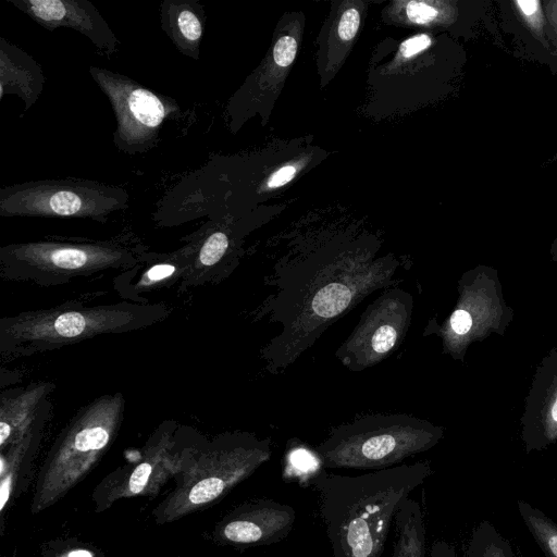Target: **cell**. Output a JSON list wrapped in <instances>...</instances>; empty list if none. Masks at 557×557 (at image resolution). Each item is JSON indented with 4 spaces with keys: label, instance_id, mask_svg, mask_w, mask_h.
<instances>
[{
    "label": "cell",
    "instance_id": "obj_25",
    "mask_svg": "<svg viewBox=\"0 0 557 557\" xmlns=\"http://www.w3.org/2000/svg\"><path fill=\"white\" fill-rule=\"evenodd\" d=\"M297 52V42L292 36H282L273 49V59L278 66L286 67L292 64Z\"/></svg>",
    "mask_w": 557,
    "mask_h": 557
},
{
    "label": "cell",
    "instance_id": "obj_24",
    "mask_svg": "<svg viewBox=\"0 0 557 557\" xmlns=\"http://www.w3.org/2000/svg\"><path fill=\"white\" fill-rule=\"evenodd\" d=\"M512 4L530 32L543 44H546L544 34L545 16L541 2L537 0H518Z\"/></svg>",
    "mask_w": 557,
    "mask_h": 557
},
{
    "label": "cell",
    "instance_id": "obj_9",
    "mask_svg": "<svg viewBox=\"0 0 557 557\" xmlns=\"http://www.w3.org/2000/svg\"><path fill=\"white\" fill-rule=\"evenodd\" d=\"M188 431L174 420L161 422L147 438L137 461L117 467L94 487V511L101 513L122 499L158 495L178 469Z\"/></svg>",
    "mask_w": 557,
    "mask_h": 557
},
{
    "label": "cell",
    "instance_id": "obj_13",
    "mask_svg": "<svg viewBox=\"0 0 557 557\" xmlns=\"http://www.w3.org/2000/svg\"><path fill=\"white\" fill-rule=\"evenodd\" d=\"M42 28H71L90 40L98 54L110 58L120 40L99 10L88 0H5Z\"/></svg>",
    "mask_w": 557,
    "mask_h": 557
},
{
    "label": "cell",
    "instance_id": "obj_10",
    "mask_svg": "<svg viewBox=\"0 0 557 557\" xmlns=\"http://www.w3.org/2000/svg\"><path fill=\"white\" fill-rule=\"evenodd\" d=\"M512 319L497 271L478 265L459 280L458 301L440 332L444 350L462 361L470 344L492 334L504 335Z\"/></svg>",
    "mask_w": 557,
    "mask_h": 557
},
{
    "label": "cell",
    "instance_id": "obj_31",
    "mask_svg": "<svg viewBox=\"0 0 557 557\" xmlns=\"http://www.w3.org/2000/svg\"><path fill=\"white\" fill-rule=\"evenodd\" d=\"M547 21L552 25L554 32L557 34V1H550L546 8Z\"/></svg>",
    "mask_w": 557,
    "mask_h": 557
},
{
    "label": "cell",
    "instance_id": "obj_6",
    "mask_svg": "<svg viewBox=\"0 0 557 557\" xmlns=\"http://www.w3.org/2000/svg\"><path fill=\"white\" fill-rule=\"evenodd\" d=\"M444 429L405 413L371 414L342 424L315 447L324 468L381 470L426 451Z\"/></svg>",
    "mask_w": 557,
    "mask_h": 557
},
{
    "label": "cell",
    "instance_id": "obj_21",
    "mask_svg": "<svg viewBox=\"0 0 557 557\" xmlns=\"http://www.w3.org/2000/svg\"><path fill=\"white\" fill-rule=\"evenodd\" d=\"M518 510L545 557H557V523L524 500H518Z\"/></svg>",
    "mask_w": 557,
    "mask_h": 557
},
{
    "label": "cell",
    "instance_id": "obj_26",
    "mask_svg": "<svg viewBox=\"0 0 557 557\" xmlns=\"http://www.w3.org/2000/svg\"><path fill=\"white\" fill-rule=\"evenodd\" d=\"M406 12L410 21L417 24H426L436 18L438 11L426 2L410 1Z\"/></svg>",
    "mask_w": 557,
    "mask_h": 557
},
{
    "label": "cell",
    "instance_id": "obj_17",
    "mask_svg": "<svg viewBox=\"0 0 557 557\" xmlns=\"http://www.w3.org/2000/svg\"><path fill=\"white\" fill-rule=\"evenodd\" d=\"M54 389V383L37 381L24 387L1 391L0 449L17 442L29 430Z\"/></svg>",
    "mask_w": 557,
    "mask_h": 557
},
{
    "label": "cell",
    "instance_id": "obj_27",
    "mask_svg": "<svg viewBox=\"0 0 557 557\" xmlns=\"http://www.w3.org/2000/svg\"><path fill=\"white\" fill-rule=\"evenodd\" d=\"M360 24V13L358 10L351 8L346 10L338 23V35L343 40H351Z\"/></svg>",
    "mask_w": 557,
    "mask_h": 557
},
{
    "label": "cell",
    "instance_id": "obj_7",
    "mask_svg": "<svg viewBox=\"0 0 557 557\" xmlns=\"http://www.w3.org/2000/svg\"><path fill=\"white\" fill-rule=\"evenodd\" d=\"M129 198L123 187L92 180L27 181L0 189V216L86 219L104 224L112 213L128 208Z\"/></svg>",
    "mask_w": 557,
    "mask_h": 557
},
{
    "label": "cell",
    "instance_id": "obj_15",
    "mask_svg": "<svg viewBox=\"0 0 557 557\" xmlns=\"http://www.w3.org/2000/svg\"><path fill=\"white\" fill-rule=\"evenodd\" d=\"M183 239L185 244L173 251L147 250L136 267L121 273L114 281V287L124 300L148 304L145 294L166 289L182 282L191 267L197 249L190 235Z\"/></svg>",
    "mask_w": 557,
    "mask_h": 557
},
{
    "label": "cell",
    "instance_id": "obj_19",
    "mask_svg": "<svg viewBox=\"0 0 557 557\" xmlns=\"http://www.w3.org/2000/svg\"><path fill=\"white\" fill-rule=\"evenodd\" d=\"M205 8L198 0H163L160 25L177 51L195 61L200 58L205 32Z\"/></svg>",
    "mask_w": 557,
    "mask_h": 557
},
{
    "label": "cell",
    "instance_id": "obj_14",
    "mask_svg": "<svg viewBox=\"0 0 557 557\" xmlns=\"http://www.w3.org/2000/svg\"><path fill=\"white\" fill-rule=\"evenodd\" d=\"M525 453L542 451L557 442V347L536 367L520 419Z\"/></svg>",
    "mask_w": 557,
    "mask_h": 557
},
{
    "label": "cell",
    "instance_id": "obj_1",
    "mask_svg": "<svg viewBox=\"0 0 557 557\" xmlns=\"http://www.w3.org/2000/svg\"><path fill=\"white\" fill-rule=\"evenodd\" d=\"M432 473L430 462L418 461L355 476L310 475L333 557H381L400 505Z\"/></svg>",
    "mask_w": 557,
    "mask_h": 557
},
{
    "label": "cell",
    "instance_id": "obj_22",
    "mask_svg": "<svg viewBox=\"0 0 557 557\" xmlns=\"http://www.w3.org/2000/svg\"><path fill=\"white\" fill-rule=\"evenodd\" d=\"M466 557H516V555L510 542L490 521H482L471 534Z\"/></svg>",
    "mask_w": 557,
    "mask_h": 557
},
{
    "label": "cell",
    "instance_id": "obj_32",
    "mask_svg": "<svg viewBox=\"0 0 557 557\" xmlns=\"http://www.w3.org/2000/svg\"><path fill=\"white\" fill-rule=\"evenodd\" d=\"M549 253H550V258L554 262H557V236L556 238L554 239L552 246H550V250H549Z\"/></svg>",
    "mask_w": 557,
    "mask_h": 557
},
{
    "label": "cell",
    "instance_id": "obj_30",
    "mask_svg": "<svg viewBox=\"0 0 557 557\" xmlns=\"http://www.w3.org/2000/svg\"><path fill=\"white\" fill-rule=\"evenodd\" d=\"M430 557H457V554L451 544L437 540L431 546Z\"/></svg>",
    "mask_w": 557,
    "mask_h": 557
},
{
    "label": "cell",
    "instance_id": "obj_28",
    "mask_svg": "<svg viewBox=\"0 0 557 557\" xmlns=\"http://www.w3.org/2000/svg\"><path fill=\"white\" fill-rule=\"evenodd\" d=\"M431 45V38L425 34L410 37L400 45V54L404 58H410Z\"/></svg>",
    "mask_w": 557,
    "mask_h": 557
},
{
    "label": "cell",
    "instance_id": "obj_20",
    "mask_svg": "<svg viewBox=\"0 0 557 557\" xmlns=\"http://www.w3.org/2000/svg\"><path fill=\"white\" fill-rule=\"evenodd\" d=\"M394 522L396 535L392 557H425L426 532L420 504L408 497L397 510Z\"/></svg>",
    "mask_w": 557,
    "mask_h": 557
},
{
    "label": "cell",
    "instance_id": "obj_8",
    "mask_svg": "<svg viewBox=\"0 0 557 557\" xmlns=\"http://www.w3.org/2000/svg\"><path fill=\"white\" fill-rule=\"evenodd\" d=\"M89 74L110 101L116 120L113 144L121 152L135 156L153 149L164 123L182 115L174 98L132 77L94 65L89 66Z\"/></svg>",
    "mask_w": 557,
    "mask_h": 557
},
{
    "label": "cell",
    "instance_id": "obj_5",
    "mask_svg": "<svg viewBox=\"0 0 557 557\" xmlns=\"http://www.w3.org/2000/svg\"><path fill=\"white\" fill-rule=\"evenodd\" d=\"M147 247L131 235L106 240L49 238L0 247V277L41 287L113 271H128L143 259Z\"/></svg>",
    "mask_w": 557,
    "mask_h": 557
},
{
    "label": "cell",
    "instance_id": "obj_2",
    "mask_svg": "<svg viewBox=\"0 0 557 557\" xmlns=\"http://www.w3.org/2000/svg\"><path fill=\"white\" fill-rule=\"evenodd\" d=\"M271 457V442L247 431L207 437L190 429L173 486L152 509L158 525L209 508L248 479Z\"/></svg>",
    "mask_w": 557,
    "mask_h": 557
},
{
    "label": "cell",
    "instance_id": "obj_18",
    "mask_svg": "<svg viewBox=\"0 0 557 557\" xmlns=\"http://www.w3.org/2000/svg\"><path fill=\"white\" fill-rule=\"evenodd\" d=\"M46 77L41 65L26 51L0 37V100L15 95L25 114L39 99Z\"/></svg>",
    "mask_w": 557,
    "mask_h": 557
},
{
    "label": "cell",
    "instance_id": "obj_23",
    "mask_svg": "<svg viewBox=\"0 0 557 557\" xmlns=\"http://www.w3.org/2000/svg\"><path fill=\"white\" fill-rule=\"evenodd\" d=\"M101 549L77 539H57L47 542L38 557H103Z\"/></svg>",
    "mask_w": 557,
    "mask_h": 557
},
{
    "label": "cell",
    "instance_id": "obj_3",
    "mask_svg": "<svg viewBox=\"0 0 557 557\" xmlns=\"http://www.w3.org/2000/svg\"><path fill=\"white\" fill-rule=\"evenodd\" d=\"M172 310L163 302L124 300L95 306L67 301L23 311L0 319V357L2 361H12L102 335L144 330L168 319Z\"/></svg>",
    "mask_w": 557,
    "mask_h": 557
},
{
    "label": "cell",
    "instance_id": "obj_16",
    "mask_svg": "<svg viewBox=\"0 0 557 557\" xmlns=\"http://www.w3.org/2000/svg\"><path fill=\"white\" fill-rule=\"evenodd\" d=\"M51 398L40 409L29 430L15 443L0 449V513L1 532L3 517L9 507L27 488L32 469L52 416Z\"/></svg>",
    "mask_w": 557,
    "mask_h": 557
},
{
    "label": "cell",
    "instance_id": "obj_29",
    "mask_svg": "<svg viewBox=\"0 0 557 557\" xmlns=\"http://www.w3.org/2000/svg\"><path fill=\"white\" fill-rule=\"evenodd\" d=\"M296 173V169L292 165H286L276 171L268 181V187L275 188L289 182Z\"/></svg>",
    "mask_w": 557,
    "mask_h": 557
},
{
    "label": "cell",
    "instance_id": "obj_12",
    "mask_svg": "<svg viewBox=\"0 0 557 557\" xmlns=\"http://www.w3.org/2000/svg\"><path fill=\"white\" fill-rule=\"evenodd\" d=\"M296 521L295 509L273 499L244 502L214 524L211 539L220 546L248 548L284 540Z\"/></svg>",
    "mask_w": 557,
    "mask_h": 557
},
{
    "label": "cell",
    "instance_id": "obj_11",
    "mask_svg": "<svg viewBox=\"0 0 557 557\" xmlns=\"http://www.w3.org/2000/svg\"><path fill=\"white\" fill-rule=\"evenodd\" d=\"M413 309L412 296L401 289L386 290L361 314L336 357L351 371L381 362L404 339Z\"/></svg>",
    "mask_w": 557,
    "mask_h": 557
},
{
    "label": "cell",
    "instance_id": "obj_4",
    "mask_svg": "<svg viewBox=\"0 0 557 557\" xmlns=\"http://www.w3.org/2000/svg\"><path fill=\"white\" fill-rule=\"evenodd\" d=\"M125 397L103 394L81 407L60 431L39 468L30 500L38 515L54 506L100 462L122 428Z\"/></svg>",
    "mask_w": 557,
    "mask_h": 557
}]
</instances>
